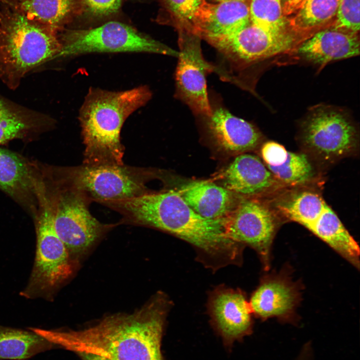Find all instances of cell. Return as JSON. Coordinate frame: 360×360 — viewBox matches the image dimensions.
<instances>
[{"label":"cell","mask_w":360,"mask_h":360,"mask_svg":"<svg viewBox=\"0 0 360 360\" xmlns=\"http://www.w3.org/2000/svg\"><path fill=\"white\" fill-rule=\"evenodd\" d=\"M170 304L158 292L134 312L106 317L79 330L31 328L54 346L110 360H162L160 342Z\"/></svg>","instance_id":"obj_1"},{"label":"cell","mask_w":360,"mask_h":360,"mask_svg":"<svg viewBox=\"0 0 360 360\" xmlns=\"http://www.w3.org/2000/svg\"><path fill=\"white\" fill-rule=\"evenodd\" d=\"M100 203L119 212L126 223L158 229L187 242L196 248L200 260L213 270L242 260L244 246L226 236L223 219L201 216L176 192H152Z\"/></svg>","instance_id":"obj_2"},{"label":"cell","mask_w":360,"mask_h":360,"mask_svg":"<svg viewBox=\"0 0 360 360\" xmlns=\"http://www.w3.org/2000/svg\"><path fill=\"white\" fill-rule=\"evenodd\" d=\"M152 96L146 86L120 92L90 88L78 115L85 147L83 164H123L124 148L120 140L122 125Z\"/></svg>","instance_id":"obj_3"},{"label":"cell","mask_w":360,"mask_h":360,"mask_svg":"<svg viewBox=\"0 0 360 360\" xmlns=\"http://www.w3.org/2000/svg\"><path fill=\"white\" fill-rule=\"evenodd\" d=\"M10 8L0 18V78L14 90L30 71L56 58L61 45L57 32Z\"/></svg>","instance_id":"obj_4"},{"label":"cell","mask_w":360,"mask_h":360,"mask_svg":"<svg viewBox=\"0 0 360 360\" xmlns=\"http://www.w3.org/2000/svg\"><path fill=\"white\" fill-rule=\"evenodd\" d=\"M44 194L52 213L57 234L72 258L84 255L114 225L100 222L90 214V201L42 163Z\"/></svg>","instance_id":"obj_5"},{"label":"cell","mask_w":360,"mask_h":360,"mask_svg":"<svg viewBox=\"0 0 360 360\" xmlns=\"http://www.w3.org/2000/svg\"><path fill=\"white\" fill-rule=\"evenodd\" d=\"M32 218L36 236V254L28 283L20 295L29 300L50 301L74 274L76 261L56 234L45 194Z\"/></svg>","instance_id":"obj_6"},{"label":"cell","mask_w":360,"mask_h":360,"mask_svg":"<svg viewBox=\"0 0 360 360\" xmlns=\"http://www.w3.org/2000/svg\"><path fill=\"white\" fill-rule=\"evenodd\" d=\"M299 141L314 162L331 164L356 154L358 132L344 110L328 106L313 108L302 122Z\"/></svg>","instance_id":"obj_7"},{"label":"cell","mask_w":360,"mask_h":360,"mask_svg":"<svg viewBox=\"0 0 360 360\" xmlns=\"http://www.w3.org/2000/svg\"><path fill=\"white\" fill-rule=\"evenodd\" d=\"M54 166L55 172L90 201L100 202L133 198L152 192L146 184L152 172L125 165Z\"/></svg>","instance_id":"obj_8"},{"label":"cell","mask_w":360,"mask_h":360,"mask_svg":"<svg viewBox=\"0 0 360 360\" xmlns=\"http://www.w3.org/2000/svg\"><path fill=\"white\" fill-rule=\"evenodd\" d=\"M59 38L61 48L56 58L94 52H150L177 57L179 55V52L116 21L94 28L67 30Z\"/></svg>","instance_id":"obj_9"},{"label":"cell","mask_w":360,"mask_h":360,"mask_svg":"<svg viewBox=\"0 0 360 360\" xmlns=\"http://www.w3.org/2000/svg\"><path fill=\"white\" fill-rule=\"evenodd\" d=\"M281 218L272 205L260 198L244 197L222 220L226 235L258 254L268 268L272 241Z\"/></svg>","instance_id":"obj_10"},{"label":"cell","mask_w":360,"mask_h":360,"mask_svg":"<svg viewBox=\"0 0 360 360\" xmlns=\"http://www.w3.org/2000/svg\"><path fill=\"white\" fill-rule=\"evenodd\" d=\"M206 40L234 65L244 66L286 52L296 40L292 32L276 35L250 22L232 33Z\"/></svg>","instance_id":"obj_11"},{"label":"cell","mask_w":360,"mask_h":360,"mask_svg":"<svg viewBox=\"0 0 360 360\" xmlns=\"http://www.w3.org/2000/svg\"><path fill=\"white\" fill-rule=\"evenodd\" d=\"M42 162L0 148V190L33 218L44 192Z\"/></svg>","instance_id":"obj_12"},{"label":"cell","mask_w":360,"mask_h":360,"mask_svg":"<svg viewBox=\"0 0 360 360\" xmlns=\"http://www.w3.org/2000/svg\"><path fill=\"white\" fill-rule=\"evenodd\" d=\"M180 38L176 72V96L197 114L210 116L212 112L206 90V74L210 70L196 41L198 37Z\"/></svg>","instance_id":"obj_13"},{"label":"cell","mask_w":360,"mask_h":360,"mask_svg":"<svg viewBox=\"0 0 360 360\" xmlns=\"http://www.w3.org/2000/svg\"><path fill=\"white\" fill-rule=\"evenodd\" d=\"M223 186L244 197L262 198L287 187L278 180L258 156L238 154L222 175Z\"/></svg>","instance_id":"obj_14"},{"label":"cell","mask_w":360,"mask_h":360,"mask_svg":"<svg viewBox=\"0 0 360 360\" xmlns=\"http://www.w3.org/2000/svg\"><path fill=\"white\" fill-rule=\"evenodd\" d=\"M249 4L237 1L211 4L204 0L186 29L188 34L205 40L232 33L251 22Z\"/></svg>","instance_id":"obj_15"},{"label":"cell","mask_w":360,"mask_h":360,"mask_svg":"<svg viewBox=\"0 0 360 360\" xmlns=\"http://www.w3.org/2000/svg\"><path fill=\"white\" fill-rule=\"evenodd\" d=\"M209 133L216 146L229 154H240L258 148L264 136L254 124L222 108L207 117Z\"/></svg>","instance_id":"obj_16"},{"label":"cell","mask_w":360,"mask_h":360,"mask_svg":"<svg viewBox=\"0 0 360 360\" xmlns=\"http://www.w3.org/2000/svg\"><path fill=\"white\" fill-rule=\"evenodd\" d=\"M208 308L217 326L228 338L242 336L251 328L252 312L240 290L217 288L210 296Z\"/></svg>","instance_id":"obj_17"},{"label":"cell","mask_w":360,"mask_h":360,"mask_svg":"<svg viewBox=\"0 0 360 360\" xmlns=\"http://www.w3.org/2000/svg\"><path fill=\"white\" fill-rule=\"evenodd\" d=\"M50 116L8 100L0 94V146L14 140H36L55 125Z\"/></svg>","instance_id":"obj_18"},{"label":"cell","mask_w":360,"mask_h":360,"mask_svg":"<svg viewBox=\"0 0 360 360\" xmlns=\"http://www.w3.org/2000/svg\"><path fill=\"white\" fill-rule=\"evenodd\" d=\"M297 52L312 62L324 66L330 62L359 55V38L358 34L332 27L304 41Z\"/></svg>","instance_id":"obj_19"},{"label":"cell","mask_w":360,"mask_h":360,"mask_svg":"<svg viewBox=\"0 0 360 360\" xmlns=\"http://www.w3.org/2000/svg\"><path fill=\"white\" fill-rule=\"evenodd\" d=\"M299 298L296 286L280 277L268 278L252 293L249 302L252 313L262 319L292 315Z\"/></svg>","instance_id":"obj_20"},{"label":"cell","mask_w":360,"mask_h":360,"mask_svg":"<svg viewBox=\"0 0 360 360\" xmlns=\"http://www.w3.org/2000/svg\"><path fill=\"white\" fill-rule=\"evenodd\" d=\"M177 192L194 212L210 220L224 219L238 202L234 193L208 182H188Z\"/></svg>","instance_id":"obj_21"},{"label":"cell","mask_w":360,"mask_h":360,"mask_svg":"<svg viewBox=\"0 0 360 360\" xmlns=\"http://www.w3.org/2000/svg\"><path fill=\"white\" fill-rule=\"evenodd\" d=\"M28 18L56 32L64 28L78 12L76 0H4Z\"/></svg>","instance_id":"obj_22"},{"label":"cell","mask_w":360,"mask_h":360,"mask_svg":"<svg viewBox=\"0 0 360 360\" xmlns=\"http://www.w3.org/2000/svg\"><path fill=\"white\" fill-rule=\"evenodd\" d=\"M53 346L30 329L25 330L0 325V359L25 360Z\"/></svg>","instance_id":"obj_23"},{"label":"cell","mask_w":360,"mask_h":360,"mask_svg":"<svg viewBox=\"0 0 360 360\" xmlns=\"http://www.w3.org/2000/svg\"><path fill=\"white\" fill-rule=\"evenodd\" d=\"M310 232L354 267L359 268V246L334 210Z\"/></svg>","instance_id":"obj_24"},{"label":"cell","mask_w":360,"mask_h":360,"mask_svg":"<svg viewBox=\"0 0 360 360\" xmlns=\"http://www.w3.org/2000/svg\"><path fill=\"white\" fill-rule=\"evenodd\" d=\"M340 0H304L290 20L295 32H306L321 27L335 18Z\"/></svg>","instance_id":"obj_25"},{"label":"cell","mask_w":360,"mask_h":360,"mask_svg":"<svg viewBox=\"0 0 360 360\" xmlns=\"http://www.w3.org/2000/svg\"><path fill=\"white\" fill-rule=\"evenodd\" d=\"M312 160L306 153L288 151L286 160L277 166H266L274 176L288 186H300L312 182L317 172Z\"/></svg>","instance_id":"obj_26"},{"label":"cell","mask_w":360,"mask_h":360,"mask_svg":"<svg viewBox=\"0 0 360 360\" xmlns=\"http://www.w3.org/2000/svg\"><path fill=\"white\" fill-rule=\"evenodd\" d=\"M249 7L252 24L276 35L291 32L283 13L281 0H250Z\"/></svg>","instance_id":"obj_27"},{"label":"cell","mask_w":360,"mask_h":360,"mask_svg":"<svg viewBox=\"0 0 360 360\" xmlns=\"http://www.w3.org/2000/svg\"><path fill=\"white\" fill-rule=\"evenodd\" d=\"M332 27L358 34L360 30V0H340Z\"/></svg>","instance_id":"obj_28"},{"label":"cell","mask_w":360,"mask_h":360,"mask_svg":"<svg viewBox=\"0 0 360 360\" xmlns=\"http://www.w3.org/2000/svg\"><path fill=\"white\" fill-rule=\"evenodd\" d=\"M204 0H164L168 8L185 26Z\"/></svg>","instance_id":"obj_29"},{"label":"cell","mask_w":360,"mask_h":360,"mask_svg":"<svg viewBox=\"0 0 360 360\" xmlns=\"http://www.w3.org/2000/svg\"><path fill=\"white\" fill-rule=\"evenodd\" d=\"M288 150L282 144L268 141L263 144L260 148L262 161L266 166H277L286 159Z\"/></svg>","instance_id":"obj_30"},{"label":"cell","mask_w":360,"mask_h":360,"mask_svg":"<svg viewBox=\"0 0 360 360\" xmlns=\"http://www.w3.org/2000/svg\"><path fill=\"white\" fill-rule=\"evenodd\" d=\"M84 7L91 14L104 16L116 12L122 0H80Z\"/></svg>","instance_id":"obj_31"},{"label":"cell","mask_w":360,"mask_h":360,"mask_svg":"<svg viewBox=\"0 0 360 360\" xmlns=\"http://www.w3.org/2000/svg\"><path fill=\"white\" fill-rule=\"evenodd\" d=\"M304 0H281L284 15L294 14L299 9Z\"/></svg>","instance_id":"obj_32"},{"label":"cell","mask_w":360,"mask_h":360,"mask_svg":"<svg viewBox=\"0 0 360 360\" xmlns=\"http://www.w3.org/2000/svg\"><path fill=\"white\" fill-rule=\"evenodd\" d=\"M84 360H99L97 356L87 354H79Z\"/></svg>","instance_id":"obj_33"},{"label":"cell","mask_w":360,"mask_h":360,"mask_svg":"<svg viewBox=\"0 0 360 360\" xmlns=\"http://www.w3.org/2000/svg\"><path fill=\"white\" fill-rule=\"evenodd\" d=\"M214 0L218 2H226V1H237V2H241L250 3V0Z\"/></svg>","instance_id":"obj_34"},{"label":"cell","mask_w":360,"mask_h":360,"mask_svg":"<svg viewBox=\"0 0 360 360\" xmlns=\"http://www.w3.org/2000/svg\"><path fill=\"white\" fill-rule=\"evenodd\" d=\"M2 74V64L1 60H0V78H1Z\"/></svg>","instance_id":"obj_35"},{"label":"cell","mask_w":360,"mask_h":360,"mask_svg":"<svg viewBox=\"0 0 360 360\" xmlns=\"http://www.w3.org/2000/svg\"><path fill=\"white\" fill-rule=\"evenodd\" d=\"M98 356V358L99 360H108V359L105 358H104L99 356Z\"/></svg>","instance_id":"obj_36"},{"label":"cell","mask_w":360,"mask_h":360,"mask_svg":"<svg viewBox=\"0 0 360 360\" xmlns=\"http://www.w3.org/2000/svg\"><path fill=\"white\" fill-rule=\"evenodd\" d=\"M303 360H304V359H303Z\"/></svg>","instance_id":"obj_37"},{"label":"cell","mask_w":360,"mask_h":360,"mask_svg":"<svg viewBox=\"0 0 360 360\" xmlns=\"http://www.w3.org/2000/svg\"></svg>","instance_id":"obj_38"}]
</instances>
